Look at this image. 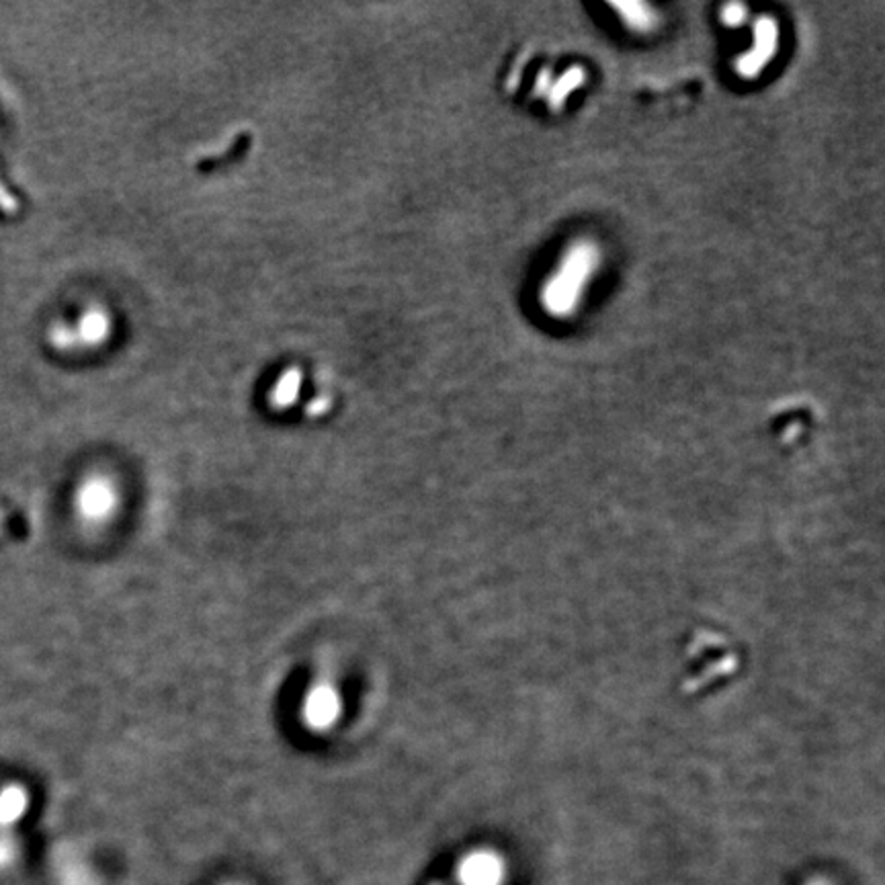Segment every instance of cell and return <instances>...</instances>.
<instances>
[{"instance_id": "6da1fadb", "label": "cell", "mask_w": 885, "mask_h": 885, "mask_svg": "<svg viewBox=\"0 0 885 885\" xmlns=\"http://www.w3.org/2000/svg\"><path fill=\"white\" fill-rule=\"evenodd\" d=\"M600 254L597 245L589 240H578L567 248L556 273L543 287V306L551 316L566 318L576 310L584 287L589 286L592 273L597 271Z\"/></svg>"}, {"instance_id": "7a4b0ae2", "label": "cell", "mask_w": 885, "mask_h": 885, "mask_svg": "<svg viewBox=\"0 0 885 885\" xmlns=\"http://www.w3.org/2000/svg\"><path fill=\"white\" fill-rule=\"evenodd\" d=\"M74 506H76V512L83 521L101 525L109 521L115 509H117V492H115L109 479L91 478L78 488L76 496H74Z\"/></svg>"}, {"instance_id": "3957f363", "label": "cell", "mask_w": 885, "mask_h": 885, "mask_svg": "<svg viewBox=\"0 0 885 885\" xmlns=\"http://www.w3.org/2000/svg\"><path fill=\"white\" fill-rule=\"evenodd\" d=\"M302 713L306 724L316 732L330 729L342 713L341 693L330 682H318V685L310 688L306 699H303Z\"/></svg>"}, {"instance_id": "277c9868", "label": "cell", "mask_w": 885, "mask_h": 885, "mask_svg": "<svg viewBox=\"0 0 885 885\" xmlns=\"http://www.w3.org/2000/svg\"><path fill=\"white\" fill-rule=\"evenodd\" d=\"M776 42H779V29H776V23L768 17L759 19L754 27L752 50L744 53V56L736 62V70H738L744 78L759 76L768 60L775 56Z\"/></svg>"}, {"instance_id": "5b68a950", "label": "cell", "mask_w": 885, "mask_h": 885, "mask_svg": "<svg viewBox=\"0 0 885 885\" xmlns=\"http://www.w3.org/2000/svg\"><path fill=\"white\" fill-rule=\"evenodd\" d=\"M27 808H29V795L21 785H9L0 792V828H12L21 822Z\"/></svg>"}, {"instance_id": "8992f818", "label": "cell", "mask_w": 885, "mask_h": 885, "mask_svg": "<svg viewBox=\"0 0 885 885\" xmlns=\"http://www.w3.org/2000/svg\"><path fill=\"white\" fill-rule=\"evenodd\" d=\"M498 873L495 861L486 855H476L468 859V863L463 865V880L468 881V885H490L495 881V875Z\"/></svg>"}, {"instance_id": "52a82bcc", "label": "cell", "mask_w": 885, "mask_h": 885, "mask_svg": "<svg viewBox=\"0 0 885 885\" xmlns=\"http://www.w3.org/2000/svg\"><path fill=\"white\" fill-rule=\"evenodd\" d=\"M621 12V19L638 31H648L654 27V12L648 4L640 3H617L613 4Z\"/></svg>"}, {"instance_id": "ba28073f", "label": "cell", "mask_w": 885, "mask_h": 885, "mask_svg": "<svg viewBox=\"0 0 885 885\" xmlns=\"http://www.w3.org/2000/svg\"><path fill=\"white\" fill-rule=\"evenodd\" d=\"M583 78H584V74L580 68H574L570 72H566L564 74V78L559 80V83L553 84V89L550 93V101H551V107L553 109H558V107H562L564 103V99L567 97V93H572L576 86H580V83H583Z\"/></svg>"}, {"instance_id": "9c48e42d", "label": "cell", "mask_w": 885, "mask_h": 885, "mask_svg": "<svg viewBox=\"0 0 885 885\" xmlns=\"http://www.w3.org/2000/svg\"><path fill=\"white\" fill-rule=\"evenodd\" d=\"M15 850H17L15 841H12L9 834H0V867H4V865H9L12 859H15Z\"/></svg>"}, {"instance_id": "30bf717a", "label": "cell", "mask_w": 885, "mask_h": 885, "mask_svg": "<svg viewBox=\"0 0 885 885\" xmlns=\"http://www.w3.org/2000/svg\"><path fill=\"white\" fill-rule=\"evenodd\" d=\"M746 17V9L742 4H728L724 12H721V19L728 25H740Z\"/></svg>"}]
</instances>
